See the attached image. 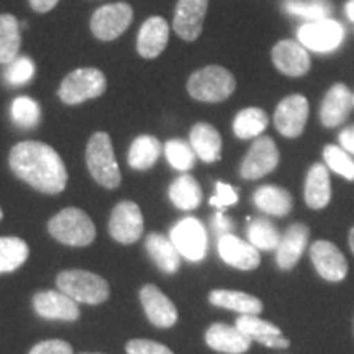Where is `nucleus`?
Masks as SVG:
<instances>
[{"mask_svg": "<svg viewBox=\"0 0 354 354\" xmlns=\"http://www.w3.org/2000/svg\"><path fill=\"white\" fill-rule=\"evenodd\" d=\"M331 201V183L326 166L313 165L305 179V202L310 209L322 210Z\"/></svg>", "mask_w": 354, "mask_h": 354, "instance_id": "24", "label": "nucleus"}, {"mask_svg": "<svg viewBox=\"0 0 354 354\" xmlns=\"http://www.w3.org/2000/svg\"><path fill=\"white\" fill-rule=\"evenodd\" d=\"M338 140L339 143H342V148L344 151L354 156V125L344 128V130L339 133Z\"/></svg>", "mask_w": 354, "mask_h": 354, "instance_id": "44", "label": "nucleus"}, {"mask_svg": "<svg viewBox=\"0 0 354 354\" xmlns=\"http://www.w3.org/2000/svg\"><path fill=\"white\" fill-rule=\"evenodd\" d=\"M33 308L46 320L76 322L81 315L77 302L61 290H43L35 294Z\"/></svg>", "mask_w": 354, "mask_h": 354, "instance_id": "14", "label": "nucleus"}, {"mask_svg": "<svg viewBox=\"0 0 354 354\" xmlns=\"http://www.w3.org/2000/svg\"><path fill=\"white\" fill-rule=\"evenodd\" d=\"M57 289L69 295L74 302L99 305L109 299V282L99 274L82 271V269H69L63 271L56 279Z\"/></svg>", "mask_w": 354, "mask_h": 354, "instance_id": "5", "label": "nucleus"}, {"mask_svg": "<svg viewBox=\"0 0 354 354\" xmlns=\"http://www.w3.org/2000/svg\"><path fill=\"white\" fill-rule=\"evenodd\" d=\"M272 63L276 69L289 77H302L310 71V56L305 48L292 39H281L272 48Z\"/></svg>", "mask_w": 354, "mask_h": 354, "instance_id": "16", "label": "nucleus"}, {"mask_svg": "<svg viewBox=\"0 0 354 354\" xmlns=\"http://www.w3.org/2000/svg\"><path fill=\"white\" fill-rule=\"evenodd\" d=\"M161 143L151 135H141L133 141L128 151V165L136 171H148L161 156Z\"/></svg>", "mask_w": 354, "mask_h": 354, "instance_id": "28", "label": "nucleus"}, {"mask_svg": "<svg viewBox=\"0 0 354 354\" xmlns=\"http://www.w3.org/2000/svg\"><path fill=\"white\" fill-rule=\"evenodd\" d=\"M167 162L177 171H190L196 165V153L184 140H169L165 146Z\"/></svg>", "mask_w": 354, "mask_h": 354, "instance_id": "36", "label": "nucleus"}, {"mask_svg": "<svg viewBox=\"0 0 354 354\" xmlns=\"http://www.w3.org/2000/svg\"><path fill=\"white\" fill-rule=\"evenodd\" d=\"M236 91V81L228 69L210 64L196 71L187 81V92L192 99L205 104L227 100Z\"/></svg>", "mask_w": 354, "mask_h": 354, "instance_id": "2", "label": "nucleus"}, {"mask_svg": "<svg viewBox=\"0 0 354 354\" xmlns=\"http://www.w3.org/2000/svg\"><path fill=\"white\" fill-rule=\"evenodd\" d=\"M254 205L264 214L284 216L292 210V196L277 185H263L254 192Z\"/></svg>", "mask_w": 354, "mask_h": 354, "instance_id": "29", "label": "nucleus"}, {"mask_svg": "<svg viewBox=\"0 0 354 354\" xmlns=\"http://www.w3.org/2000/svg\"><path fill=\"white\" fill-rule=\"evenodd\" d=\"M35 71H37V68H35L33 61L30 57L17 56L10 64H7L3 76H6V81L10 86H25L33 79Z\"/></svg>", "mask_w": 354, "mask_h": 354, "instance_id": "39", "label": "nucleus"}, {"mask_svg": "<svg viewBox=\"0 0 354 354\" xmlns=\"http://www.w3.org/2000/svg\"><path fill=\"white\" fill-rule=\"evenodd\" d=\"M28 354H73V346L63 339H46L35 344Z\"/></svg>", "mask_w": 354, "mask_h": 354, "instance_id": "42", "label": "nucleus"}, {"mask_svg": "<svg viewBox=\"0 0 354 354\" xmlns=\"http://www.w3.org/2000/svg\"><path fill=\"white\" fill-rule=\"evenodd\" d=\"M209 0H179L176 6L172 28L185 41H196L201 37Z\"/></svg>", "mask_w": 354, "mask_h": 354, "instance_id": "13", "label": "nucleus"}, {"mask_svg": "<svg viewBox=\"0 0 354 354\" xmlns=\"http://www.w3.org/2000/svg\"><path fill=\"white\" fill-rule=\"evenodd\" d=\"M20 24L13 15H0V64H10L20 51Z\"/></svg>", "mask_w": 354, "mask_h": 354, "instance_id": "31", "label": "nucleus"}, {"mask_svg": "<svg viewBox=\"0 0 354 354\" xmlns=\"http://www.w3.org/2000/svg\"><path fill=\"white\" fill-rule=\"evenodd\" d=\"M209 300L210 304L215 305V307L234 310V312H240L241 315H258V313L263 312V304H261V300L250 294H245V292L225 289L212 290Z\"/></svg>", "mask_w": 354, "mask_h": 354, "instance_id": "27", "label": "nucleus"}, {"mask_svg": "<svg viewBox=\"0 0 354 354\" xmlns=\"http://www.w3.org/2000/svg\"><path fill=\"white\" fill-rule=\"evenodd\" d=\"M133 20V8L125 2L97 8L91 19V30L100 41H112L125 32Z\"/></svg>", "mask_w": 354, "mask_h": 354, "instance_id": "9", "label": "nucleus"}, {"mask_svg": "<svg viewBox=\"0 0 354 354\" xmlns=\"http://www.w3.org/2000/svg\"><path fill=\"white\" fill-rule=\"evenodd\" d=\"M86 162L91 176L102 187L117 189L120 185V167L115 159L112 140L107 133L97 131L92 135V138L87 143Z\"/></svg>", "mask_w": 354, "mask_h": 354, "instance_id": "3", "label": "nucleus"}, {"mask_svg": "<svg viewBox=\"0 0 354 354\" xmlns=\"http://www.w3.org/2000/svg\"><path fill=\"white\" fill-rule=\"evenodd\" d=\"M189 143L203 162H215L221 156V136L209 123H196L190 130Z\"/></svg>", "mask_w": 354, "mask_h": 354, "instance_id": "25", "label": "nucleus"}, {"mask_svg": "<svg viewBox=\"0 0 354 354\" xmlns=\"http://www.w3.org/2000/svg\"><path fill=\"white\" fill-rule=\"evenodd\" d=\"M248 240L250 245H253L256 250L263 251H272L276 250L281 240V234H279L277 228L274 227L269 220L264 218H256L248 225L246 230Z\"/></svg>", "mask_w": 354, "mask_h": 354, "instance_id": "35", "label": "nucleus"}, {"mask_svg": "<svg viewBox=\"0 0 354 354\" xmlns=\"http://www.w3.org/2000/svg\"><path fill=\"white\" fill-rule=\"evenodd\" d=\"M236 326L243 335H246L251 342H258L264 346L284 349L289 348L290 342L282 336L281 330L272 323L261 320L256 315H240L236 318Z\"/></svg>", "mask_w": 354, "mask_h": 354, "instance_id": "21", "label": "nucleus"}, {"mask_svg": "<svg viewBox=\"0 0 354 354\" xmlns=\"http://www.w3.org/2000/svg\"><path fill=\"white\" fill-rule=\"evenodd\" d=\"M308 228L304 223H294L286 230L277 245V264L281 269H292L299 263L300 256L307 248Z\"/></svg>", "mask_w": 354, "mask_h": 354, "instance_id": "22", "label": "nucleus"}, {"mask_svg": "<svg viewBox=\"0 0 354 354\" xmlns=\"http://www.w3.org/2000/svg\"><path fill=\"white\" fill-rule=\"evenodd\" d=\"M128 354H174L165 344L151 339H131L127 343Z\"/></svg>", "mask_w": 354, "mask_h": 354, "instance_id": "41", "label": "nucleus"}, {"mask_svg": "<svg viewBox=\"0 0 354 354\" xmlns=\"http://www.w3.org/2000/svg\"><path fill=\"white\" fill-rule=\"evenodd\" d=\"M140 299L143 304L146 317L154 326L169 328L177 322V310L174 304L158 289L156 286H145L140 290Z\"/></svg>", "mask_w": 354, "mask_h": 354, "instance_id": "18", "label": "nucleus"}, {"mask_svg": "<svg viewBox=\"0 0 354 354\" xmlns=\"http://www.w3.org/2000/svg\"><path fill=\"white\" fill-rule=\"evenodd\" d=\"M171 241L183 258L198 263L207 254V230L201 220L187 216L179 220L171 230Z\"/></svg>", "mask_w": 354, "mask_h": 354, "instance_id": "8", "label": "nucleus"}, {"mask_svg": "<svg viewBox=\"0 0 354 354\" xmlns=\"http://www.w3.org/2000/svg\"><path fill=\"white\" fill-rule=\"evenodd\" d=\"M28 259V245L17 236L0 238V274L19 269Z\"/></svg>", "mask_w": 354, "mask_h": 354, "instance_id": "33", "label": "nucleus"}, {"mask_svg": "<svg viewBox=\"0 0 354 354\" xmlns=\"http://www.w3.org/2000/svg\"><path fill=\"white\" fill-rule=\"evenodd\" d=\"M82 354H100V353H82Z\"/></svg>", "mask_w": 354, "mask_h": 354, "instance_id": "49", "label": "nucleus"}, {"mask_svg": "<svg viewBox=\"0 0 354 354\" xmlns=\"http://www.w3.org/2000/svg\"><path fill=\"white\" fill-rule=\"evenodd\" d=\"M325 165L336 174L343 176L346 180H354V161L343 148L336 145H326L323 149Z\"/></svg>", "mask_w": 354, "mask_h": 354, "instance_id": "37", "label": "nucleus"}, {"mask_svg": "<svg viewBox=\"0 0 354 354\" xmlns=\"http://www.w3.org/2000/svg\"><path fill=\"white\" fill-rule=\"evenodd\" d=\"M284 10L287 13H292V15L304 17V19H308L312 21L315 20H323L328 19L331 6L325 2H302V0H287L284 2Z\"/></svg>", "mask_w": 354, "mask_h": 354, "instance_id": "38", "label": "nucleus"}, {"mask_svg": "<svg viewBox=\"0 0 354 354\" xmlns=\"http://www.w3.org/2000/svg\"><path fill=\"white\" fill-rule=\"evenodd\" d=\"M233 228V223L232 220L228 218L227 215H223V212H216L215 216H214V232L216 233V236L221 238L225 236V234H230Z\"/></svg>", "mask_w": 354, "mask_h": 354, "instance_id": "43", "label": "nucleus"}, {"mask_svg": "<svg viewBox=\"0 0 354 354\" xmlns=\"http://www.w3.org/2000/svg\"><path fill=\"white\" fill-rule=\"evenodd\" d=\"M218 254L228 266L241 271H251L259 266V251L234 234L218 238Z\"/></svg>", "mask_w": 354, "mask_h": 354, "instance_id": "20", "label": "nucleus"}, {"mask_svg": "<svg viewBox=\"0 0 354 354\" xmlns=\"http://www.w3.org/2000/svg\"><path fill=\"white\" fill-rule=\"evenodd\" d=\"M269 118L263 109L248 107L236 113L233 120V133L240 140H251L259 136L268 128Z\"/></svg>", "mask_w": 354, "mask_h": 354, "instance_id": "32", "label": "nucleus"}, {"mask_svg": "<svg viewBox=\"0 0 354 354\" xmlns=\"http://www.w3.org/2000/svg\"><path fill=\"white\" fill-rule=\"evenodd\" d=\"M205 342L212 349L228 354H241L250 349L251 339L236 326L214 323L205 333Z\"/></svg>", "mask_w": 354, "mask_h": 354, "instance_id": "23", "label": "nucleus"}, {"mask_svg": "<svg viewBox=\"0 0 354 354\" xmlns=\"http://www.w3.org/2000/svg\"><path fill=\"white\" fill-rule=\"evenodd\" d=\"M59 0H30V7L38 13H46L57 6Z\"/></svg>", "mask_w": 354, "mask_h": 354, "instance_id": "45", "label": "nucleus"}, {"mask_svg": "<svg viewBox=\"0 0 354 354\" xmlns=\"http://www.w3.org/2000/svg\"><path fill=\"white\" fill-rule=\"evenodd\" d=\"M107 88L104 73L95 68H81L73 71L61 82L57 95L68 105H79L82 102L100 97Z\"/></svg>", "mask_w": 354, "mask_h": 354, "instance_id": "6", "label": "nucleus"}, {"mask_svg": "<svg viewBox=\"0 0 354 354\" xmlns=\"http://www.w3.org/2000/svg\"><path fill=\"white\" fill-rule=\"evenodd\" d=\"M344 12H346L348 19L354 21V0H348L346 6H344Z\"/></svg>", "mask_w": 354, "mask_h": 354, "instance_id": "46", "label": "nucleus"}, {"mask_svg": "<svg viewBox=\"0 0 354 354\" xmlns=\"http://www.w3.org/2000/svg\"><path fill=\"white\" fill-rule=\"evenodd\" d=\"M349 246H351L353 253H354V228L349 232Z\"/></svg>", "mask_w": 354, "mask_h": 354, "instance_id": "47", "label": "nucleus"}, {"mask_svg": "<svg viewBox=\"0 0 354 354\" xmlns=\"http://www.w3.org/2000/svg\"><path fill=\"white\" fill-rule=\"evenodd\" d=\"M310 258L318 274L331 282L343 281L348 274V263L342 251L330 241H315L310 250Z\"/></svg>", "mask_w": 354, "mask_h": 354, "instance_id": "15", "label": "nucleus"}, {"mask_svg": "<svg viewBox=\"0 0 354 354\" xmlns=\"http://www.w3.org/2000/svg\"><path fill=\"white\" fill-rule=\"evenodd\" d=\"M238 201H240V197H238L236 190H234L230 184L221 183L220 180V183H216L215 185V194L214 197L210 198V205L223 210L227 209V207H232L234 203H238Z\"/></svg>", "mask_w": 354, "mask_h": 354, "instance_id": "40", "label": "nucleus"}, {"mask_svg": "<svg viewBox=\"0 0 354 354\" xmlns=\"http://www.w3.org/2000/svg\"><path fill=\"white\" fill-rule=\"evenodd\" d=\"M10 118L13 125L21 130H33L41 122V109L32 97H17L10 105Z\"/></svg>", "mask_w": 354, "mask_h": 354, "instance_id": "34", "label": "nucleus"}, {"mask_svg": "<svg viewBox=\"0 0 354 354\" xmlns=\"http://www.w3.org/2000/svg\"><path fill=\"white\" fill-rule=\"evenodd\" d=\"M169 198L179 210H194L202 202V189L192 176L183 174L171 184Z\"/></svg>", "mask_w": 354, "mask_h": 354, "instance_id": "30", "label": "nucleus"}, {"mask_svg": "<svg viewBox=\"0 0 354 354\" xmlns=\"http://www.w3.org/2000/svg\"><path fill=\"white\" fill-rule=\"evenodd\" d=\"M8 165L19 179L38 192L56 196L68 184V171L55 149L41 141H21L12 148Z\"/></svg>", "mask_w": 354, "mask_h": 354, "instance_id": "1", "label": "nucleus"}, {"mask_svg": "<svg viewBox=\"0 0 354 354\" xmlns=\"http://www.w3.org/2000/svg\"><path fill=\"white\" fill-rule=\"evenodd\" d=\"M51 236L68 246H88L95 240V225L86 212L68 207L56 214L48 223Z\"/></svg>", "mask_w": 354, "mask_h": 354, "instance_id": "4", "label": "nucleus"}, {"mask_svg": "<svg viewBox=\"0 0 354 354\" xmlns=\"http://www.w3.org/2000/svg\"><path fill=\"white\" fill-rule=\"evenodd\" d=\"M145 220L140 207L135 202L123 201L112 210L109 221V230L113 240L123 245H131L138 241L143 234Z\"/></svg>", "mask_w": 354, "mask_h": 354, "instance_id": "11", "label": "nucleus"}, {"mask_svg": "<svg viewBox=\"0 0 354 354\" xmlns=\"http://www.w3.org/2000/svg\"><path fill=\"white\" fill-rule=\"evenodd\" d=\"M169 41V25L162 17H151L141 25L136 50L141 57L154 59L165 51Z\"/></svg>", "mask_w": 354, "mask_h": 354, "instance_id": "19", "label": "nucleus"}, {"mask_svg": "<svg viewBox=\"0 0 354 354\" xmlns=\"http://www.w3.org/2000/svg\"><path fill=\"white\" fill-rule=\"evenodd\" d=\"M146 251L161 271L167 274L177 272L180 266V254L176 250L171 238L165 236V234L151 233L146 238Z\"/></svg>", "mask_w": 354, "mask_h": 354, "instance_id": "26", "label": "nucleus"}, {"mask_svg": "<svg viewBox=\"0 0 354 354\" xmlns=\"http://www.w3.org/2000/svg\"><path fill=\"white\" fill-rule=\"evenodd\" d=\"M310 105L307 97L294 94L279 102L274 112V125L281 135L287 138H297L302 135L308 120Z\"/></svg>", "mask_w": 354, "mask_h": 354, "instance_id": "10", "label": "nucleus"}, {"mask_svg": "<svg viewBox=\"0 0 354 354\" xmlns=\"http://www.w3.org/2000/svg\"><path fill=\"white\" fill-rule=\"evenodd\" d=\"M353 107H354V94H353Z\"/></svg>", "mask_w": 354, "mask_h": 354, "instance_id": "50", "label": "nucleus"}, {"mask_svg": "<svg viewBox=\"0 0 354 354\" xmlns=\"http://www.w3.org/2000/svg\"><path fill=\"white\" fill-rule=\"evenodd\" d=\"M353 109V92L346 84H335L328 88L322 100L320 120L323 127L336 128L346 122Z\"/></svg>", "mask_w": 354, "mask_h": 354, "instance_id": "17", "label": "nucleus"}, {"mask_svg": "<svg viewBox=\"0 0 354 354\" xmlns=\"http://www.w3.org/2000/svg\"><path fill=\"white\" fill-rule=\"evenodd\" d=\"M2 218H3V214H2V209H0V221H2Z\"/></svg>", "mask_w": 354, "mask_h": 354, "instance_id": "48", "label": "nucleus"}, {"mask_svg": "<svg viewBox=\"0 0 354 354\" xmlns=\"http://www.w3.org/2000/svg\"><path fill=\"white\" fill-rule=\"evenodd\" d=\"M279 165V149L272 138L261 136L251 145L241 162V177L246 180H256L274 171Z\"/></svg>", "mask_w": 354, "mask_h": 354, "instance_id": "12", "label": "nucleus"}, {"mask_svg": "<svg viewBox=\"0 0 354 354\" xmlns=\"http://www.w3.org/2000/svg\"><path fill=\"white\" fill-rule=\"evenodd\" d=\"M299 43L315 53H333L344 41V28L336 20L323 19L310 21L297 30Z\"/></svg>", "mask_w": 354, "mask_h": 354, "instance_id": "7", "label": "nucleus"}]
</instances>
